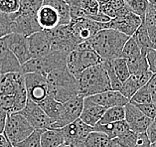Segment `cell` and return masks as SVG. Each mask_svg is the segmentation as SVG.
Here are the masks:
<instances>
[{
  "mask_svg": "<svg viewBox=\"0 0 156 147\" xmlns=\"http://www.w3.org/2000/svg\"><path fill=\"white\" fill-rule=\"evenodd\" d=\"M128 37L112 29H104L87 41L90 48L96 51L102 61H113L121 57L123 47Z\"/></svg>",
  "mask_w": 156,
  "mask_h": 147,
  "instance_id": "1",
  "label": "cell"
},
{
  "mask_svg": "<svg viewBox=\"0 0 156 147\" xmlns=\"http://www.w3.org/2000/svg\"><path fill=\"white\" fill-rule=\"evenodd\" d=\"M77 81L78 95L83 97H90L112 90L108 72L102 63L86 69Z\"/></svg>",
  "mask_w": 156,
  "mask_h": 147,
  "instance_id": "2",
  "label": "cell"
},
{
  "mask_svg": "<svg viewBox=\"0 0 156 147\" xmlns=\"http://www.w3.org/2000/svg\"><path fill=\"white\" fill-rule=\"evenodd\" d=\"M69 53L61 51H51L49 54L43 57L31 59L24 65H22V74H38L43 77H46L49 73L54 70L66 68L67 57Z\"/></svg>",
  "mask_w": 156,
  "mask_h": 147,
  "instance_id": "3",
  "label": "cell"
},
{
  "mask_svg": "<svg viewBox=\"0 0 156 147\" xmlns=\"http://www.w3.org/2000/svg\"><path fill=\"white\" fill-rule=\"evenodd\" d=\"M34 128L20 112L8 114L3 135L12 146L25 140L34 132Z\"/></svg>",
  "mask_w": 156,
  "mask_h": 147,
  "instance_id": "4",
  "label": "cell"
},
{
  "mask_svg": "<svg viewBox=\"0 0 156 147\" xmlns=\"http://www.w3.org/2000/svg\"><path fill=\"white\" fill-rule=\"evenodd\" d=\"M51 42V51L70 53L80 45L69 25H60L53 30H45Z\"/></svg>",
  "mask_w": 156,
  "mask_h": 147,
  "instance_id": "5",
  "label": "cell"
},
{
  "mask_svg": "<svg viewBox=\"0 0 156 147\" xmlns=\"http://www.w3.org/2000/svg\"><path fill=\"white\" fill-rule=\"evenodd\" d=\"M83 100H85V97L78 95L68 100L67 103H63L60 117L52 124L50 129H60L78 120L83 111Z\"/></svg>",
  "mask_w": 156,
  "mask_h": 147,
  "instance_id": "6",
  "label": "cell"
},
{
  "mask_svg": "<svg viewBox=\"0 0 156 147\" xmlns=\"http://www.w3.org/2000/svg\"><path fill=\"white\" fill-rule=\"evenodd\" d=\"M60 130L65 139V144L71 147H83L87 137L94 131V127L87 125L80 118L69 125L60 128Z\"/></svg>",
  "mask_w": 156,
  "mask_h": 147,
  "instance_id": "7",
  "label": "cell"
},
{
  "mask_svg": "<svg viewBox=\"0 0 156 147\" xmlns=\"http://www.w3.org/2000/svg\"><path fill=\"white\" fill-rule=\"evenodd\" d=\"M69 27L80 44L87 42L96 34L105 29V23H100V22L94 21L89 18H80V19L71 20Z\"/></svg>",
  "mask_w": 156,
  "mask_h": 147,
  "instance_id": "8",
  "label": "cell"
},
{
  "mask_svg": "<svg viewBox=\"0 0 156 147\" xmlns=\"http://www.w3.org/2000/svg\"><path fill=\"white\" fill-rule=\"evenodd\" d=\"M24 82L28 100L33 103L39 104L49 96L46 77L33 73L24 74Z\"/></svg>",
  "mask_w": 156,
  "mask_h": 147,
  "instance_id": "9",
  "label": "cell"
},
{
  "mask_svg": "<svg viewBox=\"0 0 156 147\" xmlns=\"http://www.w3.org/2000/svg\"><path fill=\"white\" fill-rule=\"evenodd\" d=\"M143 19L138 15L129 11L128 13L113 18L108 23H105V29H112L120 32L128 37H132L140 25L142 24Z\"/></svg>",
  "mask_w": 156,
  "mask_h": 147,
  "instance_id": "10",
  "label": "cell"
},
{
  "mask_svg": "<svg viewBox=\"0 0 156 147\" xmlns=\"http://www.w3.org/2000/svg\"><path fill=\"white\" fill-rule=\"evenodd\" d=\"M25 90L24 75L22 73L0 75V99L16 97Z\"/></svg>",
  "mask_w": 156,
  "mask_h": 147,
  "instance_id": "11",
  "label": "cell"
},
{
  "mask_svg": "<svg viewBox=\"0 0 156 147\" xmlns=\"http://www.w3.org/2000/svg\"><path fill=\"white\" fill-rule=\"evenodd\" d=\"M20 114L27 119V121L31 124L35 130H47L50 129L53 124V120L45 114L39 104L33 103L28 100L26 107Z\"/></svg>",
  "mask_w": 156,
  "mask_h": 147,
  "instance_id": "12",
  "label": "cell"
},
{
  "mask_svg": "<svg viewBox=\"0 0 156 147\" xmlns=\"http://www.w3.org/2000/svg\"><path fill=\"white\" fill-rule=\"evenodd\" d=\"M39 31H42V28L38 23L37 14L19 12L11 23V33L19 34L26 38Z\"/></svg>",
  "mask_w": 156,
  "mask_h": 147,
  "instance_id": "13",
  "label": "cell"
},
{
  "mask_svg": "<svg viewBox=\"0 0 156 147\" xmlns=\"http://www.w3.org/2000/svg\"><path fill=\"white\" fill-rule=\"evenodd\" d=\"M125 108V121L127 122L130 130L136 133L146 132L148 127L150 126L152 119L143 114L136 105L132 103H127Z\"/></svg>",
  "mask_w": 156,
  "mask_h": 147,
  "instance_id": "14",
  "label": "cell"
},
{
  "mask_svg": "<svg viewBox=\"0 0 156 147\" xmlns=\"http://www.w3.org/2000/svg\"><path fill=\"white\" fill-rule=\"evenodd\" d=\"M4 39L7 46L12 51L19 63L21 64V66L32 59L29 50L28 38H26V37L22 35H19V34L11 33L4 37Z\"/></svg>",
  "mask_w": 156,
  "mask_h": 147,
  "instance_id": "15",
  "label": "cell"
},
{
  "mask_svg": "<svg viewBox=\"0 0 156 147\" xmlns=\"http://www.w3.org/2000/svg\"><path fill=\"white\" fill-rule=\"evenodd\" d=\"M22 66L7 46L4 38L0 39V75L21 73Z\"/></svg>",
  "mask_w": 156,
  "mask_h": 147,
  "instance_id": "16",
  "label": "cell"
},
{
  "mask_svg": "<svg viewBox=\"0 0 156 147\" xmlns=\"http://www.w3.org/2000/svg\"><path fill=\"white\" fill-rule=\"evenodd\" d=\"M153 73L151 71L142 72V73L130 75L126 81L122 84V88L120 89V93L130 100V99L135 95V93L140 89L142 86H146L148 82L153 77Z\"/></svg>",
  "mask_w": 156,
  "mask_h": 147,
  "instance_id": "17",
  "label": "cell"
},
{
  "mask_svg": "<svg viewBox=\"0 0 156 147\" xmlns=\"http://www.w3.org/2000/svg\"><path fill=\"white\" fill-rule=\"evenodd\" d=\"M28 43L32 59L43 57L51 52V42L45 30L36 32L28 37Z\"/></svg>",
  "mask_w": 156,
  "mask_h": 147,
  "instance_id": "18",
  "label": "cell"
},
{
  "mask_svg": "<svg viewBox=\"0 0 156 147\" xmlns=\"http://www.w3.org/2000/svg\"><path fill=\"white\" fill-rule=\"evenodd\" d=\"M106 109L104 108L98 103L90 99V97H85L83 100V107L82 114L80 116V119L87 125L94 127L100 122V120L104 116Z\"/></svg>",
  "mask_w": 156,
  "mask_h": 147,
  "instance_id": "19",
  "label": "cell"
},
{
  "mask_svg": "<svg viewBox=\"0 0 156 147\" xmlns=\"http://www.w3.org/2000/svg\"><path fill=\"white\" fill-rule=\"evenodd\" d=\"M90 99L105 109L115 107H125L129 103V100L119 90H108V92L90 96Z\"/></svg>",
  "mask_w": 156,
  "mask_h": 147,
  "instance_id": "20",
  "label": "cell"
},
{
  "mask_svg": "<svg viewBox=\"0 0 156 147\" xmlns=\"http://www.w3.org/2000/svg\"><path fill=\"white\" fill-rule=\"evenodd\" d=\"M46 80L49 85L56 86H62V88L74 89H77L78 86L77 79L70 73L67 67L54 70L51 73H49L46 76Z\"/></svg>",
  "mask_w": 156,
  "mask_h": 147,
  "instance_id": "21",
  "label": "cell"
},
{
  "mask_svg": "<svg viewBox=\"0 0 156 147\" xmlns=\"http://www.w3.org/2000/svg\"><path fill=\"white\" fill-rule=\"evenodd\" d=\"M37 20L42 30H53L60 26V15L54 7L43 4L37 12Z\"/></svg>",
  "mask_w": 156,
  "mask_h": 147,
  "instance_id": "22",
  "label": "cell"
},
{
  "mask_svg": "<svg viewBox=\"0 0 156 147\" xmlns=\"http://www.w3.org/2000/svg\"><path fill=\"white\" fill-rule=\"evenodd\" d=\"M77 50L80 62H81V65L83 70H86L90 67L100 65V64L102 63V59L100 57V55L93 48H90L87 42L78 45Z\"/></svg>",
  "mask_w": 156,
  "mask_h": 147,
  "instance_id": "23",
  "label": "cell"
},
{
  "mask_svg": "<svg viewBox=\"0 0 156 147\" xmlns=\"http://www.w3.org/2000/svg\"><path fill=\"white\" fill-rule=\"evenodd\" d=\"M94 130L97 132H101L108 136L110 139H115L117 137L121 136L128 130H130L127 122L125 120H121V121H117L115 123L106 124V125H101V124H97L94 127Z\"/></svg>",
  "mask_w": 156,
  "mask_h": 147,
  "instance_id": "24",
  "label": "cell"
},
{
  "mask_svg": "<svg viewBox=\"0 0 156 147\" xmlns=\"http://www.w3.org/2000/svg\"><path fill=\"white\" fill-rule=\"evenodd\" d=\"M48 95L59 103H65L74 96H78V92L74 89L62 88V86H56L48 84Z\"/></svg>",
  "mask_w": 156,
  "mask_h": 147,
  "instance_id": "25",
  "label": "cell"
},
{
  "mask_svg": "<svg viewBox=\"0 0 156 147\" xmlns=\"http://www.w3.org/2000/svg\"><path fill=\"white\" fill-rule=\"evenodd\" d=\"M65 144V139L60 129H47L41 134V147H59Z\"/></svg>",
  "mask_w": 156,
  "mask_h": 147,
  "instance_id": "26",
  "label": "cell"
},
{
  "mask_svg": "<svg viewBox=\"0 0 156 147\" xmlns=\"http://www.w3.org/2000/svg\"><path fill=\"white\" fill-rule=\"evenodd\" d=\"M43 4L50 5L58 11L61 21L60 25H69L71 22L70 5L65 0H44Z\"/></svg>",
  "mask_w": 156,
  "mask_h": 147,
  "instance_id": "27",
  "label": "cell"
},
{
  "mask_svg": "<svg viewBox=\"0 0 156 147\" xmlns=\"http://www.w3.org/2000/svg\"><path fill=\"white\" fill-rule=\"evenodd\" d=\"M83 147H116L113 139H110L108 135L101 132H94L90 133L87 137Z\"/></svg>",
  "mask_w": 156,
  "mask_h": 147,
  "instance_id": "28",
  "label": "cell"
},
{
  "mask_svg": "<svg viewBox=\"0 0 156 147\" xmlns=\"http://www.w3.org/2000/svg\"><path fill=\"white\" fill-rule=\"evenodd\" d=\"M39 107L43 109L45 114L53 120V123H54L60 117V114L62 112V108H63V103H61L59 101L55 100L54 99H52V97L48 96L47 99L41 101L39 103Z\"/></svg>",
  "mask_w": 156,
  "mask_h": 147,
  "instance_id": "29",
  "label": "cell"
},
{
  "mask_svg": "<svg viewBox=\"0 0 156 147\" xmlns=\"http://www.w3.org/2000/svg\"><path fill=\"white\" fill-rule=\"evenodd\" d=\"M121 120H125V108L124 107H115L106 109L104 116L98 124L106 125V124L115 123Z\"/></svg>",
  "mask_w": 156,
  "mask_h": 147,
  "instance_id": "30",
  "label": "cell"
},
{
  "mask_svg": "<svg viewBox=\"0 0 156 147\" xmlns=\"http://www.w3.org/2000/svg\"><path fill=\"white\" fill-rule=\"evenodd\" d=\"M74 5L81 8L86 13V18L93 19L100 13V5L96 0H73L70 6Z\"/></svg>",
  "mask_w": 156,
  "mask_h": 147,
  "instance_id": "31",
  "label": "cell"
},
{
  "mask_svg": "<svg viewBox=\"0 0 156 147\" xmlns=\"http://www.w3.org/2000/svg\"><path fill=\"white\" fill-rule=\"evenodd\" d=\"M126 61H127V66H128L129 72H130V75L150 71L147 60H146V54L144 50H141V55H140L139 57L129 59V60H126Z\"/></svg>",
  "mask_w": 156,
  "mask_h": 147,
  "instance_id": "32",
  "label": "cell"
},
{
  "mask_svg": "<svg viewBox=\"0 0 156 147\" xmlns=\"http://www.w3.org/2000/svg\"><path fill=\"white\" fill-rule=\"evenodd\" d=\"M132 38L134 39V41L137 43V45L141 50H144V49H153L144 20L142 21V24L140 25V27L133 34Z\"/></svg>",
  "mask_w": 156,
  "mask_h": 147,
  "instance_id": "33",
  "label": "cell"
},
{
  "mask_svg": "<svg viewBox=\"0 0 156 147\" xmlns=\"http://www.w3.org/2000/svg\"><path fill=\"white\" fill-rule=\"evenodd\" d=\"M113 70H115L117 78L119 79V81L122 82H125L127 79L130 77V72H129L128 66H127V61L126 59L123 58H119L112 61Z\"/></svg>",
  "mask_w": 156,
  "mask_h": 147,
  "instance_id": "34",
  "label": "cell"
},
{
  "mask_svg": "<svg viewBox=\"0 0 156 147\" xmlns=\"http://www.w3.org/2000/svg\"><path fill=\"white\" fill-rule=\"evenodd\" d=\"M20 11V0H0V13L13 17L14 19Z\"/></svg>",
  "mask_w": 156,
  "mask_h": 147,
  "instance_id": "35",
  "label": "cell"
},
{
  "mask_svg": "<svg viewBox=\"0 0 156 147\" xmlns=\"http://www.w3.org/2000/svg\"><path fill=\"white\" fill-rule=\"evenodd\" d=\"M124 2L133 13L138 15L142 19L145 18V15L149 8L148 0H124Z\"/></svg>",
  "mask_w": 156,
  "mask_h": 147,
  "instance_id": "36",
  "label": "cell"
},
{
  "mask_svg": "<svg viewBox=\"0 0 156 147\" xmlns=\"http://www.w3.org/2000/svg\"><path fill=\"white\" fill-rule=\"evenodd\" d=\"M140 55H141V49L139 48V46L134 41V39H133L132 37H130L124 45L120 58L129 60V59L139 57Z\"/></svg>",
  "mask_w": 156,
  "mask_h": 147,
  "instance_id": "37",
  "label": "cell"
},
{
  "mask_svg": "<svg viewBox=\"0 0 156 147\" xmlns=\"http://www.w3.org/2000/svg\"><path fill=\"white\" fill-rule=\"evenodd\" d=\"M137 137L138 133L132 130H128L121 136L113 139V142H115L116 147H135Z\"/></svg>",
  "mask_w": 156,
  "mask_h": 147,
  "instance_id": "38",
  "label": "cell"
},
{
  "mask_svg": "<svg viewBox=\"0 0 156 147\" xmlns=\"http://www.w3.org/2000/svg\"><path fill=\"white\" fill-rule=\"evenodd\" d=\"M129 103L134 105L151 103L152 99H151V95H150L149 90L147 89V86H144L140 89H138L137 92L135 93V95L130 99Z\"/></svg>",
  "mask_w": 156,
  "mask_h": 147,
  "instance_id": "39",
  "label": "cell"
},
{
  "mask_svg": "<svg viewBox=\"0 0 156 147\" xmlns=\"http://www.w3.org/2000/svg\"><path fill=\"white\" fill-rule=\"evenodd\" d=\"M102 65H104L105 69L106 70V72H108L112 90H119V92H120L121 88H122V82H121L119 81V79L117 78L115 72L113 70L112 61H102Z\"/></svg>",
  "mask_w": 156,
  "mask_h": 147,
  "instance_id": "40",
  "label": "cell"
},
{
  "mask_svg": "<svg viewBox=\"0 0 156 147\" xmlns=\"http://www.w3.org/2000/svg\"><path fill=\"white\" fill-rule=\"evenodd\" d=\"M44 0H20L21 13H33L37 14L38 10L43 5Z\"/></svg>",
  "mask_w": 156,
  "mask_h": 147,
  "instance_id": "41",
  "label": "cell"
},
{
  "mask_svg": "<svg viewBox=\"0 0 156 147\" xmlns=\"http://www.w3.org/2000/svg\"><path fill=\"white\" fill-rule=\"evenodd\" d=\"M44 130H34V132L14 147H41V134Z\"/></svg>",
  "mask_w": 156,
  "mask_h": 147,
  "instance_id": "42",
  "label": "cell"
},
{
  "mask_svg": "<svg viewBox=\"0 0 156 147\" xmlns=\"http://www.w3.org/2000/svg\"><path fill=\"white\" fill-rule=\"evenodd\" d=\"M144 22H145V25L147 27V31L148 34H149L152 46H153V49L156 50V23L152 20V18L149 16V15H145V18H144Z\"/></svg>",
  "mask_w": 156,
  "mask_h": 147,
  "instance_id": "43",
  "label": "cell"
},
{
  "mask_svg": "<svg viewBox=\"0 0 156 147\" xmlns=\"http://www.w3.org/2000/svg\"><path fill=\"white\" fill-rule=\"evenodd\" d=\"M140 110H141L147 117H149L150 119L153 120L156 118V104L151 103L147 104H141V105H136Z\"/></svg>",
  "mask_w": 156,
  "mask_h": 147,
  "instance_id": "44",
  "label": "cell"
},
{
  "mask_svg": "<svg viewBox=\"0 0 156 147\" xmlns=\"http://www.w3.org/2000/svg\"><path fill=\"white\" fill-rule=\"evenodd\" d=\"M146 54V60L149 66V70L156 74V50L154 49H144Z\"/></svg>",
  "mask_w": 156,
  "mask_h": 147,
  "instance_id": "45",
  "label": "cell"
},
{
  "mask_svg": "<svg viewBox=\"0 0 156 147\" xmlns=\"http://www.w3.org/2000/svg\"><path fill=\"white\" fill-rule=\"evenodd\" d=\"M135 147H151V141L146 132L138 133L137 141H136Z\"/></svg>",
  "mask_w": 156,
  "mask_h": 147,
  "instance_id": "46",
  "label": "cell"
},
{
  "mask_svg": "<svg viewBox=\"0 0 156 147\" xmlns=\"http://www.w3.org/2000/svg\"><path fill=\"white\" fill-rule=\"evenodd\" d=\"M146 86L151 95L152 103L156 104V74L153 75V77L151 78V80L148 82V84Z\"/></svg>",
  "mask_w": 156,
  "mask_h": 147,
  "instance_id": "47",
  "label": "cell"
},
{
  "mask_svg": "<svg viewBox=\"0 0 156 147\" xmlns=\"http://www.w3.org/2000/svg\"><path fill=\"white\" fill-rule=\"evenodd\" d=\"M146 133L148 135V137H149L151 143L156 142V118L152 120V122L150 124V126L148 127Z\"/></svg>",
  "mask_w": 156,
  "mask_h": 147,
  "instance_id": "48",
  "label": "cell"
},
{
  "mask_svg": "<svg viewBox=\"0 0 156 147\" xmlns=\"http://www.w3.org/2000/svg\"><path fill=\"white\" fill-rule=\"evenodd\" d=\"M8 114L3 109L2 107H0V135L4 133V128L6 124V119Z\"/></svg>",
  "mask_w": 156,
  "mask_h": 147,
  "instance_id": "49",
  "label": "cell"
},
{
  "mask_svg": "<svg viewBox=\"0 0 156 147\" xmlns=\"http://www.w3.org/2000/svg\"><path fill=\"white\" fill-rule=\"evenodd\" d=\"M11 34V25L0 21V39Z\"/></svg>",
  "mask_w": 156,
  "mask_h": 147,
  "instance_id": "50",
  "label": "cell"
},
{
  "mask_svg": "<svg viewBox=\"0 0 156 147\" xmlns=\"http://www.w3.org/2000/svg\"><path fill=\"white\" fill-rule=\"evenodd\" d=\"M12 145L10 144V142L7 140V138L3 134L0 135V147H11Z\"/></svg>",
  "mask_w": 156,
  "mask_h": 147,
  "instance_id": "51",
  "label": "cell"
},
{
  "mask_svg": "<svg viewBox=\"0 0 156 147\" xmlns=\"http://www.w3.org/2000/svg\"><path fill=\"white\" fill-rule=\"evenodd\" d=\"M146 14L149 15V16L152 18V20L156 23V10H154L153 8H151V7L149 6V8H148V11H147Z\"/></svg>",
  "mask_w": 156,
  "mask_h": 147,
  "instance_id": "52",
  "label": "cell"
},
{
  "mask_svg": "<svg viewBox=\"0 0 156 147\" xmlns=\"http://www.w3.org/2000/svg\"><path fill=\"white\" fill-rule=\"evenodd\" d=\"M96 1L98 3L100 8H101V7H105V6H108V4H110L112 0H96Z\"/></svg>",
  "mask_w": 156,
  "mask_h": 147,
  "instance_id": "53",
  "label": "cell"
},
{
  "mask_svg": "<svg viewBox=\"0 0 156 147\" xmlns=\"http://www.w3.org/2000/svg\"><path fill=\"white\" fill-rule=\"evenodd\" d=\"M148 2H149V6L151 8L156 10V0H148Z\"/></svg>",
  "mask_w": 156,
  "mask_h": 147,
  "instance_id": "54",
  "label": "cell"
},
{
  "mask_svg": "<svg viewBox=\"0 0 156 147\" xmlns=\"http://www.w3.org/2000/svg\"><path fill=\"white\" fill-rule=\"evenodd\" d=\"M59 147H71V146L68 145V144H62V145H60Z\"/></svg>",
  "mask_w": 156,
  "mask_h": 147,
  "instance_id": "55",
  "label": "cell"
},
{
  "mask_svg": "<svg viewBox=\"0 0 156 147\" xmlns=\"http://www.w3.org/2000/svg\"><path fill=\"white\" fill-rule=\"evenodd\" d=\"M65 1H66V2L68 3V4H69V5H70V4H71V2H72V1H73V0H65Z\"/></svg>",
  "mask_w": 156,
  "mask_h": 147,
  "instance_id": "56",
  "label": "cell"
},
{
  "mask_svg": "<svg viewBox=\"0 0 156 147\" xmlns=\"http://www.w3.org/2000/svg\"><path fill=\"white\" fill-rule=\"evenodd\" d=\"M151 147H156V142H154V143H151Z\"/></svg>",
  "mask_w": 156,
  "mask_h": 147,
  "instance_id": "57",
  "label": "cell"
},
{
  "mask_svg": "<svg viewBox=\"0 0 156 147\" xmlns=\"http://www.w3.org/2000/svg\"><path fill=\"white\" fill-rule=\"evenodd\" d=\"M11 147H14V146H11Z\"/></svg>",
  "mask_w": 156,
  "mask_h": 147,
  "instance_id": "58",
  "label": "cell"
}]
</instances>
